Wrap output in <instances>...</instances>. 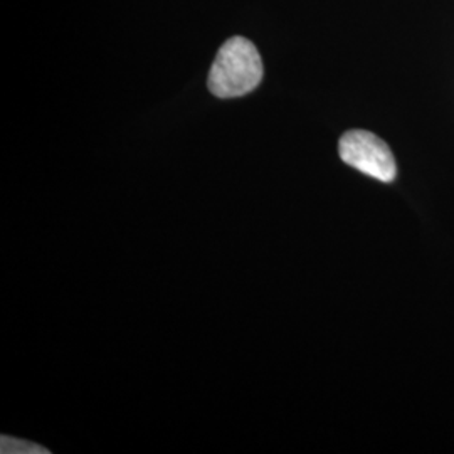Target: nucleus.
I'll use <instances>...</instances> for the list:
<instances>
[{"mask_svg":"<svg viewBox=\"0 0 454 454\" xmlns=\"http://www.w3.org/2000/svg\"><path fill=\"white\" fill-rule=\"evenodd\" d=\"M262 74L264 69L256 46L244 37H232L219 49L207 86L214 97H244L260 86Z\"/></svg>","mask_w":454,"mask_h":454,"instance_id":"nucleus-1","label":"nucleus"},{"mask_svg":"<svg viewBox=\"0 0 454 454\" xmlns=\"http://www.w3.org/2000/svg\"><path fill=\"white\" fill-rule=\"evenodd\" d=\"M339 153L343 162L372 179L392 182L397 176L389 146L371 131H347L339 142Z\"/></svg>","mask_w":454,"mask_h":454,"instance_id":"nucleus-2","label":"nucleus"}]
</instances>
